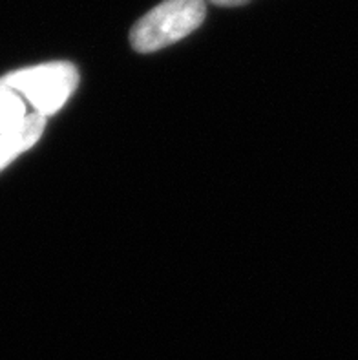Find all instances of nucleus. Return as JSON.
Here are the masks:
<instances>
[{"instance_id": "f257e3e1", "label": "nucleus", "mask_w": 358, "mask_h": 360, "mask_svg": "<svg viewBox=\"0 0 358 360\" xmlns=\"http://www.w3.org/2000/svg\"><path fill=\"white\" fill-rule=\"evenodd\" d=\"M205 0H163L132 27V48L152 53L191 35L205 20Z\"/></svg>"}, {"instance_id": "f03ea898", "label": "nucleus", "mask_w": 358, "mask_h": 360, "mask_svg": "<svg viewBox=\"0 0 358 360\" xmlns=\"http://www.w3.org/2000/svg\"><path fill=\"white\" fill-rule=\"evenodd\" d=\"M2 84L30 101L37 114L51 115L66 105L79 84V72L72 63H48L17 70Z\"/></svg>"}, {"instance_id": "7ed1b4c3", "label": "nucleus", "mask_w": 358, "mask_h": 360, "mask_svg": "<svg viewBox=\"0 0 358 360\" xmlns=\"http://www.w3.org/2000/svg\"><path fill=\"white\" fill-rule=\"evenodd\" d=\"M46 127V115L30 114L8 132L0 134V170L6 169L11 161L23 152L30 150L39 139Z\"/></svg>"}, {"instance_id": "20e7f679", "label": "nucleus", "mask_w": 358, "mask_h": 360, "mask_svg": "<svg viewBox=\"0 0 358 360\" xmlns=\"http://www.w3.org/2000/svg\"><path fill=\"white\" fill-rule=\"evenodd\" d=\"M23 97L0 82V134L8 132L26 117Z\"/></svg>"}, {"instance_id": "39448f33", "label": "nucleus", "mask_w": 358, "mask_h": 360, "mask_svg": "<svg viewBox=\"0 0 358 360\" xmlns=\"http://www.w3.org/2000/svg\"><path fill=\"white\" fill-rule=\"evenodd\" d=\"M216 6H225V8H236V6H243L250 0H210Z\"/></svg>"}]
</instances>
